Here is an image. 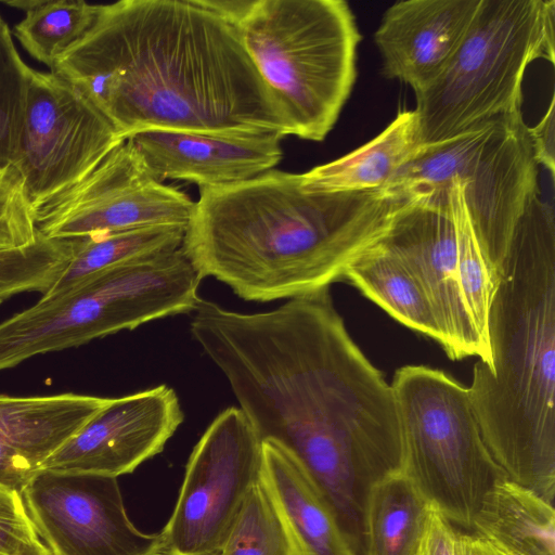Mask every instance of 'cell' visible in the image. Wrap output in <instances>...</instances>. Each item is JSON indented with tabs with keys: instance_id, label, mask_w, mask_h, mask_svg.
Instances as JSON below:
<instances>
[{
	"instance_id": "cell-33",
	"label": "cell",
	"mask_w": 555,
	"mask_h": 555,
	"mask_svg": "<svg viewBox=\"0 0 555 555\" xmlns=\"http://www.w3.org/2000/svg\"><path fill=\"white\" fill-rule=\"evenodd\" d=\"M528 133L532 145L534 158L538 165L548 169L552 177L555 172L554 142H555V104L554 95L551 99L550 106L533 127H528Z\"/></svg>"
},
{
	"instance_id": "cell-24",
	"label": "cell",
	"mask_w": 555,
	"mask_h": 555,
	"mask_svg": "<svg viewBox=\"0 0 555 555\" xmlns=\"http://www.w3.org/2000/svg\"><path fill=\"white\" fill-rule=\"evenodd\" d=\"M185 230L184 227H149L70 240V258L42 296L60 294L87 276L119 263L180 248Z\"/></svg>"
},
{
	"instance_id": "cell-27",
	"label": "cell",
	"mask_w": 555,
	"mask_h": 555,
	"mask_svg": "<svg viewBox=\"0 0 555 555\" xmlns=\"http://www.w3.org/2000/svg\"><path fill=\"white\" fill-rule=\"evenodd\" d=\"M70 255V240L49 238L41 233L27 247L0 251V295L10 298L26 292L44 294L59 279Z\"/></svg>"
},
{
	"instance_id": "cell-1",
	"label": "cell",
	"mask_w": 555,
	"mask_h": 555,
	"mask_svg": "<svg viewBox=\"0 0 555 555\" xmlns=\"http://www.w3.org/2000/svg\"><path fill=\"white\" fill-rule=\"evenodd\" d=\"M191 332L261 440L295 456L363 555L369 491L402 470L401 424L391 384L349 335L330 287L259 313L199 298Z\"/></svg>"
},
{
	"instance_id": "cell-14",
	"label": "cell",
	"mask_w": 555,
	"mask_h": 555,
	"mask_svg": "<svg viewBox=\"0 0 555 555\" xmlns=\"http://www.w3.org/2000/svg\"><path fill=\"white\" fill-rule=\"evenodd\" d=\"M380 244L404 262L421 285L448 357H478L489 366V349L476 331L460 289L449 189L446 197L406 196L392 215Z\"/></svg>"
},
{
	"instance_id": "cell-30",
	"label": "cell",
	"mask_w": 555,
	"mask_h": 555,
	"mask_svg": "<svg viewBox=\"0 0 555 555\" xmlns=\"http://www.w3.org/2000/svg\"><path fill=\"white\" fill-rule=\"evenodd\" d=\"M39 234L23 176L13 164L0 166V251L27 247Z\"/></svg>"
},
{
	"instance_id": "cell-20",
	"label": "cell",
	"mask_w": 555,
	"mask_h": 555,
	"mask_svg": "<svg viewBox=\"0 0 555 555\" xmlns=\"http://www.w3.org/2000/svg\"><path fill=\"white\" fill-rule=\"evenodd\" d=\"M470 530L511 555H555L554 504L508 478L488 491Z\"/></svg>"
},
{
	"instance_id": "cell-32",
	"label": "cell",
	"mask_w": 555,
	"mask_h": 555,
	"mask_svg": "<svg viewBox=\"0 0 555 555\" xmlns=\"http://www.w3.org/2000/svg\"><path fill=\"white\" fill-rule=\"evenodd\" d=\"M39 539L22 494L0 491V555H15L24 545Z\"/></svg>"
},
{
	"instance_id": "cell-9",
	"label": "cell",
	"mask_w": 555,
	"mask_h": 555,
	"mask_svg": "<svg viewBox=\"0 0 555 555\" xmlns=\"http://www.w3.org/2000/svg\"><path fill=\"white\" fill-rule=\"evenodd\" d=\"M398 404L405 474L430 505L470 530L488 491L507 478L483 439L468 388L426 365L398 369Z\"/></svg>"
},
{
	"instance_id": "cell-4",
	"label": "cell",
	"mask_w": 555,
	"mask_h": 555,
	"mask_svg": "<svg viewBox=\"0 0 555 555\" xmlns=\"http://www.w3.org/2000/svg\"><path fill=\"white\" fill-rule=\"evenodd\" d=\"M490 364L468 391L506 477L555 500V216L535 196L513 233L489 306Z\"/></svg>"
},
{
	"instance_id": "cell-28",
	"label": "cell",
	"mask_w": 555,
	"mask_h": 555,
	"mask_svg": "<svg viewBox=\"0 0 555 555\" xmlns=\"http://www.w3.org/2000/svg\"><path fill=\"white\" fill-rule=\"evenodd\" d=\"M221 555H293L284 527L260 479L232 527Z\"/></svg>"
},
{
	"instance_id": "cell-25",
	"label": "cell",
	"mask_w": 555,
	"mask_h": 555,
	"mask_svg": "<svg viewBox=\"0 0 555 555\" xmlns=\"http://www.w3.org/2000/svg\"><path fill=\"white\" fill-rule=\"evenodd\" d=\"M98 4L82 0H41L14 28L22 47L52 68L55 60L91 26Z\"/></svg>"
},
{
	"instance_id": "cell-22",
	"label": "cell",
	"mask_w": 555,
	"mask_h": 555,
	"mask_svg": "<svg viewBox=\"0 0 555 555\" xmlns=\"http://www.w3.org/2000/svg\"><path fill=\"white\" fill-rule=\"evenodd\" d=\"M430 504L402 472L370 489L363 517V555H417Z\"/></svg>"
},
{
	"instance_id": "cell-6",
	"label": "cell",
	"mask_w": 555,
	"mask_h": 555,
	"mask_svg": "<svg viewBox=\"0 0 555 555\" xmlns=\"http://www.w3.org/2000/svg\"><path fill=\"white\" fill-rule=\"evenodd\" d=\"M202 276L182 247L93 273L0 322V371L146 322L193 312Z\"/></svg>"
},
{
	"instance_id": "cell-15",
	"label": "cell",
	"mask_w": 555,
	"mask_h": 555,
	"mask_svg": "<svg viewBox=\"0 0 555 555\" xmlns=\"http://www.w3.org/2000/svg\"><path fill=\"white\" fill-rule=\"evenodd\" d=\"M183 417L178 395L166 385L111 398L39 469L116 478L130 474L164 450Z\"/></svg>"
},
{
	"instance_id": "cell-7",
	"label": "cell",
	"mask_w": 555,
	"mask_h": 555,
	"mask_svg": "<svg viewBox=\"0 0 555 555\" xmlns=\"http://www.w3.org/2000/svg\"><path fill=\"white\" fill-rule=\"evenodd\" d=\"M554 52L555 0H481L444 69L414 92L420 145L520 113L528 65Z\"/></svg>"
},
{
	"instance_id": "cell-31",
	"label": "cell",
	"mask_w": 555,
	"mask_h": 555,
	"mask_svg": "<svg viewBox=\"0 0 555 555\" xmlns=\"http://www.w3.org/2000/svg\"><path fill=\"white\" fill-rule=\"evenodd\" d=\"M417 555H511L473 530L460 528L430 505Z\"/></svg>"
},
{
	"instance_id": "cell-13",
	"label": "cell",
	"mask_w": 555,
	"mask_h": 555,
	"mask_svg": "<svg viewBox=\"0 0 555 555\" xmlns=\"http://www.w3.org/2000/svg\"><path fill=\"white\" fill-rule=\"evenodd\" d=\"M22 496L55 555H158L159 534L132 524L116 477L38 469Z\"/></svg>"
},
{
	"instance_id": "cell-17",
	"label": "cell",
	"mask_w": 555,
	"mask_h": 555,
	"mask_svg": "<svg viewBox=\"0 0 555 555\" xmlns=\"http://www.w3.org/2000/svg\"><path fill=\"white\" fill-rule=\"evenodd\" d=\"M128 139L158 181L183 180L199 188L249 180L273 169L283 155L279 134L227 138L153 130Z\"/></svg>"
},
{
	"instance_id": "cell-35",
	"label": "cell",
	"mask_w": 555,
	"mask_h": 555,
	"mask_svg": "<svg viewBox=\"0 0 555 555\" xmlns=\"http://www.w3.org/2000/svg\"><path fill=\"white\" fill-rule=\"evenodd\" d=\"M0 2L7 7L18 9L26 13L29 10L36 8L41 2V0H0Z\"/></svg>"
},
{
	"instance_id": "cell-8",
	"label": "cell",
	"mask_w": 555,
	"mask_h": 555,
	"mask_svg": "<svg viewBox=\"0 0 555 555\" xmlns=\"http://www.w3.org/2000/svg\"><path fill=\"white\" fill-rule=\"evenodd\" d=\"M455 181L483 258L498 280L515 228L539 195V165L522 113L420 146L384 188L401 196L444 197Z\"/></svg>"
},
{
	"instance_id": "cell-12",
	"label": "cell",
	"mask_w": 555,
	"mask_h": 555,
	"mask_svg": "<svg viewBox=\"0 0 555 555\" xmlns=\"http://www.w3.org/2000/svg\"><path fill=\"white\" fill-rule=\"evenodd\" d=\"M195 207L158 181L127 139L88 176L34 210L38 231L74 240L149 227L186 228Z\"/></svg>"
},
{
	"instance_id": "cell-16",
	"label": "cell",
	"mask_w": 555,
	"mask_h": 555,
	"mask_svg": "<svg viewBox=\"0 0 555 555\" xmlns=\"http://www.w3.org/2000/svg\"><path fill=\"white\" fill-rule=\"evenodd\" d=\"M481 0H402L390 5L374 34L383 74L425 88L444 69Z\"/></svg>"
},
{
	"instance_id": "cell-2",
	"label": "cell",
	"mask_w": 555,
	"mask_h": 555,
	"mask_svg": "<svg viewBox=\"0 0 555 555\" xmlns=\"http://www.w3.org/2000/svg\"><path fill=\"white\" fill-rule=\"evenodd\" d=\"M51 72L126 140L153 130L227 138L291 134L235 25L204 0L98 4Z\"/></svg>"
},
{
	"instance_id": "cell-29",
	"label": "cell",
	"mask_w": 555,
	"mask_h": 555,
	"mask_svg": "<svg viewBox=\"0 0 555 555\" xmlns=\"http://www.w3.org/2000/svg\"><path fill=\"white\" fill-rule=\"evenodd\" d=\"M29 70L0 15V166L13 164L16 157Z\"/></svg>"
},
{
	"instance_id": "cell-11",
	"label": "cell",
	"mask_w": 555,
	"mask_h": 555,
	"mask_svg": "<svg viewBox=\"0 0 555 555\" xmlns=\"http://www.w3.org/2000/svg\"><path fill=\"white\" fill-rule=\"evenodd\" d=\"M124 141L74 85L30 67L13 165L34 210L88 176Z\"/></svg>"
},
{
	"instance_id": "cell-10",
	"label": "cell",
	"mask_w": 555,
	"mask_h": 555,
	"mask_svg": "<svg viewBox=\"0 0 555 555\" xmlns=\"http://www.w3.org/2000/svg\"><path fill=\"white\" fill-rule=\"evenodd\" d=\"M262 440L245 413H219L194 447L158 555H221L260 479Z\"/></svg>"
},
{
	"instance_id": "cell-5",
	"label": "cell",
	"mask_w": 555,
	"mask_h": 555,
	"mask_svg": "<svg viewBox=\"0 0 555 555\" xmlns=\"http://www.w3.org/2000/svg\"><path fill=\"white\" fill-rule=\"evenodd\" d=\"M236 28L291 134L323 141L357 79L361 34L344 0H254Z\"/></svg>"
},
{
	"instance_id": "cell-26",
	"label": "cell",
	"mask_w": 555,
	"mask_h": 555,
	"mask_svg": "<svg viewBox=\"0 0 555 555\" xmlns=\"http://www.w3.org/2000/svg\"><path fill=\"white\" fill-rule=\"evenodd\" d=\"M448 189L456 227L461 294L480 339L488 347L487 320L496 279L480 250L460 185L452 181Z\"/></svg>"
},
{
	"instance_id": "cell-21",
	"label": "cell",
	"mask_w": 555,
	"mask_h": 555,
	"mask_svg": "<svg viewBox=\"0 0 555 555\" xmlns=\"http://www.w3.org/2000/svg\"><path fill=\"white\" fill-rule=\"evenodd\" d=\"M420 146L416 114L402 111L371 141L304 177L308 184L324 191L382 190Z\"/></svg>"
},
{
	"instance_id": "cell-19",
	"label": "cell",
	"mask_w": 555,
	"mask_h": 555,
	"mask_svg": "<svg viewBox=\"0 0 555 555\" xmlns=\"http://www.w3.org/2000/svg\"><path fill=\"white\" fill-rule=\"evenodd\" d=\"M260 482L289 541L293 555H356L319 488L295 456L262 440Z\"/></svg>"
},
{
	"instance_id": "cell-3",
	"label": "cell",
	"mask_w": 555,
	"mask_h": 555,
	"mask_svg": "<svg viewBox=\"0 0 555 555\" xmlns=\"http://www.w3.org/2000/svg\"><path fill=\"white\" fill-rule=\"evenodd\" d=\"M404 198L385 189L319 190L304 173L271 169L199 188L181 247L202 279L212 276L245 300L291 299L344 280Z\"/></svg>"
},
{
	"instance_id": "cell-23",
	"label": "cell",
	"mask_w": 555,
	"mask_h": 555,
	"mask_svg": "<svg viewBox=\"0 0 555 555\" xmlns=\"http://www.w3.org/2000/svg\"><path fill=\"white\" fill-rule=\"evenodd\" d=\"M344 280L406 327L442 344V334L421 285L380 241L348 267Z\"/></svg>"
},
{
	"instance_id": "cell-18",
	"label": "cell",
	"mask_w": 555,
	"mask_h": 555,
	"mask_svg": "<svg viewBox=\"0 0 555 555\" xmlns=\"http://www.w3.org/2000/svg\"><path fill=\"white\" fill-rule=\"evenodd\" d=\"M111 398L73 392L0 393V491H22L43 462Z\"/></svg>"
},
{
	"instance_id": "cell-34",
	"label": "cell",
	"mask_w": 555,
	"mask_h": 555,
	"mask_svg": "<svg viewBox=\"0 0 555 555\" xmlns=\"http://www.w3.org/2000/svg\"><path fill=\"white\" fill-rule=\"evenodd\" d=\"M15 555H55V553L39 539L24 545Z\"/></svg>"
},
{
	"instance_id": "cell-36",
	"label": "cell",
	"mask_w": 555,
	"mask_h": 555,
	"mask_svg": "<svg viewBox=\"0 0 555 555\" xmlns=\"http://www.w3.org/2000/svg\"><path fill=\"white\" fill-rule=\"evenodd\" d=\"M9 299L8 297L3 296V295H0V305L4 301Z\"/></svg>"
}]
</instances>
